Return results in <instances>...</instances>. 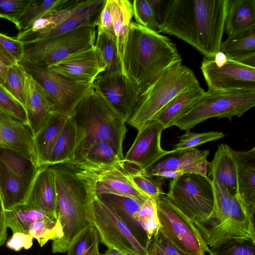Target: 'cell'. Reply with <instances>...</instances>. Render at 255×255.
I'll return each mask as SVG.
<instances>
[{
    "instance_id": "obj_33",
    "label": "cell",
    "mask_w": 255,
    "mask_h": 255,
    "mask_svg": "<svg viewBox=\"0 0 255 255\" xmlns=\"http://www.w3.org/2000/svg\"><path fill=\"white\" fill-rule=\"evenodd\" d=\"M97 31L94 48L105 69V71L102 73H123L114 32Z\"/></svg>"
},
{
    "instance_id": "obj_13",
    "label": "cell",
    "mask_w": 255,
    "mask_h": 255,
    "mask_svg": "<svg viewBox=\"0 0 255 255\" xmlns=\"http://www.w3.org/2000/svg\"><path fill=\"white\" fill-rule=\"evenodd\" d=\"M200 68L209 91L255 89V67L231 59L220 51L213 57H204Z\"/></svg>"
},
{
    "instance_id": "obj_11",
    "label": "cell",
    "mask_w": 255,
    "mask_h": 255,
    "mask_svg": "<svg viewBox=\"0 0 255 255\" xmlns=\"http://www.w3.org/2000/svg\"><path fill=\"white\" fill-rule=\"evenodd\" d=\"M161 228L170 240L188 255H205L209 247L193 222L169 201L166 194L156 201Z\"/></svg>"
},
{
    "instance_id": "obj_30",
    "label": "cell",
    "mask_w": 255,
    "mask_h": 255,
    "mask_svg": "<svg viewBox=\"0 0 255 255\" xmlns=\"http://www.w3.org/2000/svg\"><path fill=\"white\" fill-rule=\"evenodd\" d=\"M123 159L110 143L100 141L92 145L80 164L74 165L86 170H100L117 166Z\"/></svg>"
},
{
    "instance_id": "obj_9",
    "label": "cell",
    "mask_w": 255,
    "mask_h": 255,
    "mask_svg": "<svg viewBox=\"0 0 255 255\" xmlns=\"http://www.w3.org/2000/svg\"><path fill=\"white\" fill-rule=\"evenodd\" d=\"M166 196L193 224L205 221L215 202L212 180L208 176L194 173H185L171 179Z\"/></svg>"
},
{
    "instance_id": "obj_4",
    "label": "cell",
    "mask_w": 255,
    "mask_h": 255,
    "mask_svg": "<svg viewBox=\"0 0 255 255\" xmlns=\"http://www.w3.org/2000/svg\"><path fill=\"white\" fill-rule=\"evenodd\" d=\"M72 117L76 128L77 144L71 164H80L92 145L100 141L110 143L124 159L126 123L94 83Z\"/></svg>"
},
{
    "instance_id": "obj_43",
    "label": "cell",
    "mask_w": 255,
    "mask_h": 255,
    "mask_svg": "<svg viewBox=\"0 0 255 255\" xmlns=\"http://www.w3.org/2000/svg\"><path fill=\"white\" fill-rule=\"evenodd\" d=\"M147 255H188L176 246L159 227L151 238Z\"/></svg>"
},
{
    "instance_id": "obj_12",
    "label": "cell",
    "mask_w": 255,
    "mask_h": 255,
    "mask_svg": "<svg viewBox=\"0 0 255 255\" xmlns=\"http://www.w3.org/2000/svg\"><path fill=\"white\" fill-rule=\"evenodd\" d=\"M21 64L51 98L53 113L66 117H71L74 115L77 107L94 84L73 81L46 67Z\"/></svg>"
},
{
    "instance_id": "obj_8",
    "label": "cell",
    "mask_w": 255,
    "mask_h": 255,
    "mask_svg": "<svg viewBox=\"0 0 255 255\" xmlns=\"http://www.w3.org/2000/svg\"><path fill=\"white\" fill-rule=\"evenodd\" d=\"M86 217L89 223L97 230L101 242L108 249L127 255H147V249L124 219L110 204L95 192L87 203Z\"/></svg>"
},
{
    "instance_id": "obj_22",
    "label": "cell",
    "mask_w": 255,
    "mask_h": 255,
    "mask_svg": "<svg viewBox=\"0 0 255 255\" xmlns=\"http://www.w3.org/2000/svg\"><path fill=\"white\" fill-rule=\"evenodd\" d=\"M25 110L34 136L54 114L51 98L29 73L25 90Z\"/></svg>"
},
{
    "instance_id": "obj_7",
    "label": "cell",
    "mask_w": 255,
    "mask_h": 255,
    "mask_svg": "<svg viewBox=\"0 0 255 255\" xmlns=\"http://www.w3.org/2000/svg\"><path fill=\"white\" fill-rule=\"evenodd\" d=\"M255 106V89L229 91L208 90L173 122L172 126L188 130L212 118L240 117Z\"/></svg>"
},
{
    "instance_id": "obj_3",
    "label": "cell",
    "mask_w": 255,
    "mask_h": 255,
    "mask_svg": "<svg viewBox=\"0 0 255 255\" xmlns=\"http://www.w3.org/2000/svg\"><path fill=\"white\" fill-rule=\"evenodd\" d=\"M54 173L61 237L53 240V253H64L88 225L86 206L95 192L91 173L71 163L49 166Z\"/></svg>"
},
{
    "instance_id": "obj_49",
    "label": "cell",
    "mask_w": 255,
    "mask_h": 255,
    "mask_svg": "<svg viewBox=\"0 0 255 255\" xmlns=\"http://www.w3.org/2000/svg\"><path fill=\"white\" fill-rule=\"evenodd\" d=\"M97 27H98L97 31L114 32L112 25L111 11L107 0H106L100 13Z\"/></svg>"
},
{
    "instance_id": "obj_17",
    "label": "cell",
    "mask_w": 255,
    "mask_h": 255,
    "mask_svg": "<svg viewBox=\"0 0 255 255\" xmlns=\"http://www.w3.org/2000/svg\"><path fill=\"white\" fill-rule=\"evenodd\" d=\"M46 67L67 79L83 83H94L105 71L94 47L72 54Z\"/></svg>"
},
{
    "instance_id": "obj_42",
    "label": "cell",
    "mask_w": 255,
    "mask_h": 255,
    "mask_svg": "<svg viewBox=\"0 0 255 255\" xmlns=\"http://www.w3.org/2000/svg\"><path fill=\"white\" fill-rule=\"evenodd\" d=\"M132 3L135 22L151 29H157L158 17L152 0H134Z\"/></svg>"
},
{
    "instance_id": "obj_47",
    "label": "cell",
    "mask_w": 255,
    "mask_h": 255,
    "mask_svg": "<svg viewBox=\"0 0 255 255\" xmlns=\"http://www.w3.org/2000/svg\"><path fill=\"white\" fill-rule=\"evenodd\" d=\"M0 46L16 62L20 63L22 61L25 45L22 41L0 32Z\"/></svg>"
},
{
    "instance_id": "obj_2",
    "label": "cell",
    "mask_w": 255,
    "mask_h": 255,
    "mask_svg": "<svg viewBox=\"0 0 255 255\" xmlns=\"http://www.w3.org/2000/svg\"><path fill=\"white\" fill-rule=\"evenodd\" d=\"M182 62L176 45L156 30L131 21L122 64L141 95L165 71Z\"/></svg>"
},
{
    "instance_id": "obj_15",
    "label": "cell",
    "mask_w": 255,
    "mask_h": 255,
    "mask_svg": "<svg viewBox=\"0 0 255 255\" xmlns=\"http://www.w3.org/2000/svg\"><path fill=\"white\" fill-rule=\"evenodd\" d=\"M94 83L127 123L141 96L135 84L123 72L101 73Z\"/></svg>"
},
{
    "instance_id": "obj_35",
    "label": "cell",
    "mask_w": 255,
    "mask_h": 255,
    "mask_svg": "<svg viewBox=\"0 0 255 255\" xmlns=\"http://www.w3.org/2000/svg\"><path fill=\"white\" fill-rule=\"evenodd\" d=\"M5 213L7 227L12 233L20 232L26 234H28L30 226L35 221L50 216L24 203L5 211Z\"/></svg>"
},
{
    "instance_id": "obj_51",
    "label": "cell",
    "mask_w": 255,
    "mask_h": 255,
    "mask_svg": "<svg viewBox=\"0 0 255 255\" xmlns=\"http://www.w3.org/2000/svg\"><path fill=\"white\" fill-rule=\"evenodd\" d=\"M7 227L5 210L0 193V247L4 245L6 240Z\"/></svg>"
},
{
    "instance_id": "obj_5",
    "label": "cell",
    "mask_w": 255,
    "mask_h": 255,
    "mask_svg": "<svg viewBox=\"0 0 255 255\" xmlns=\"http://www.w3.org/2000/svg\"><path fill=\"white\" fill-rule=\"evenodd\" d=\"M214 184V183H213ZM215 202L209 217L194 224L209 247L230 242L255 244V215L238 194L232 195L214 184Z\"/></svg>"
},
{
    "instance_id": "obj_52",
    "label": "cell",
    "mask_w": 255,
    "mask_h": 255,
    "mask_svg": "<svg viewBox=\"0 0 255 255\" xmlns=\"http://www.w3.org/2000/svg\"><path fill=\"white\" fill-rule=\"evenodd\" d=\"M101 255H127L121 252L113 249H108V250L103 254Z\"/></svg>"
},
{
    "instance_id": "obj_36",
    "label": "cell",
    "mask_w": 255,
    "mask_h": 255,
    "mask_svg": "<svg viewBox=\"0 0 255 255\" xmlns=\"http://www.w3.org/2000/svg\"><path fill=\"white\" fill-rule=\"evenodd\" d=\"M0 160L12 172L29 184L38 168L29 159L8 149H0Z\"/></svg>"
},
{
    "instance_id": "obj_23",
    "label": "cell",
    "mask_w": 255,
    "mask_h": 255,
    "mask_svg": "<svg viewBox=\"0 0 255 255\" xmlns=\"http://www.w3.org/2000/svg\"><path fill=\"white\" fill-rule=\"evenodd\" d=\"M208 167L209 175L214 184L230 194H238L237 164L233 150L229 145L221 143L218 146Z\"/></svg>"
},
{
    "instance_id": "obj_50",
    "label": "cell",
    "mask_w": 255,
    "mask_h": 255,
    "mask_svg": "<svg viewBox=\"0 0 255 255\" xmlns=\"http://www.w3.org/2000/svg\"><path fill=\"white\" fill-rule=\"evenodd\" d=\"M16 62L0 46V85L4 84L9 68Z\"/></svg>"
},
{
    "instance_id": "obj_21",
    "label": "cell",
    "mask_w": 255,
    "mask_h": 255,
    "mask_svg": "<svg viewBox=\"0 0 255 255\" xmlns=\"http://www.w3.org/2000/svg\"><path fill=\"white\" fill-rule=\"evenodd\" d=\"M87 171L92 176L94 192L97 195L113 194L139 199L149 198L139 192L132 183L124 161L106 169Z\"/></svg>"
},
{
    "instance_id": "obj_40",
    "label": "cell",
    "mask_w": 255,
    "mask_h": 255,
    "mask_svg": "<svg viewBox=\"0 0 255 255\" xmlns=\"http://www.w3.org/2000/svg\"><path fill=\"white\" fill-rule=\"evenodd\" d=\"M125 165L132 183L144 196L156 201L160 196L165 194L160 188V181L145 176L135 168Z\"/></svg>"
},
{
    "instance_id": "obj_6",
    "label": "cell",
    "mask_w": 255,
    "mask_h": 255,
    "mask_svg": "<svg viewBox=\"0 0 255 255\" xmlns=\"http://www.w3.org/2000/svg\"><path fill=\"white\" fill-rule=\"evenodd\" d=\"M199 83L189 67L179 62L165 71L141 95L127 123L139 130L152 121L171 100L190 86Z\"/></svg>"
},
{
    "instance_id": "obj_1",
    "label": "cell",
    "mask_w": 255,
    "mask_h": 255,
    "mask_svg": "<svg viewBox=\"0 0 255 255\" xmlns=\"http://www.w3.org/2000/svg\"><path fill=\"white\" fill-rule=\"evenodd\" d=\"M227 7L228 0H162L157 31L213 57L220 51Z\"/></svg>"
},
{
    "instance_id": "obj_44",
    "label": "cell",
    "mask_w": 255,
    "mask_h": 255,
    "mask_svg": "<svg viewBox=\"0 0 255 255\" xmlns=\"http://www.w3.org/2000/svg\"><path fill=\"white\" fill-rule=\"evenodd\" d=\"M0 114L28 124L25 110L23 107L1 85H0Z\"/></svg>"
},
{
    "instance_id": "obj_27",
    "label": "cell",
    "mask_w": 255,
    "mask_h": 255,
    "mask_svg": "<svg viewBox=\"0 0 255 255\" xmlns=\"http://www.w3.org/2000/svg\"><path fill=\"white\" fill-rule=\"evenodd\" d=\"M205 92L200 84L188 87L166 104L152 121L159 123L164 129L172 127L174 121L201 97Z\"/></svg>"
},
{
    "instance_id": "obj_24",
    "label": "cell",
    "mask_w": 255,
    "mask_h": 255,
    "mask_svg": "<svg viewBox=\"0 0 255 255\" xmlns=\"http://www.w3.org/2000/svg\"><path fill=\"white\" fill-rule=\"evenodd\" d=\"M238 168V194L249 210L255 214V147L244 151L233 150Z\"/></svg>"
},
{
    "instance_id": "obj_32",
    "label": "cell",
    "mask_w": 255,
    "mask_h": 255,
    "mask_svg": "<svg viewBox=\"0 0 255 255\" xmlns=\"http://www.w3.org/2000/svg\"><path fill=\"white\" fill-rule=\"evenodd\" d=\"M77 144V130L72 117H68L55 142L47 165L71 163Z\"/></svg>"
},
{
    "instance_id": "obj_16",
    "label": "cell",
    "mask_w": 255,
    "mask_h": 255,
    "mask_svg": "<svg viewBox=\"0 0 255 255\" xmlns=\"http://www.w3.org/2000/svg\"><path fill=\"white\" fill-rule=\"evenodd\" d=\"M158 122L151 121L139 130L130 147L124 157V162L140 171L149 167L158 159L170 153L161 146L164 130Z\"/></svg>"
},
{
    "instance_id": "obj_28",
    "label": "cell",
    "mask_w": 255,
    "mask_h": 255,
    "mask_svg": "<svg viewBox=\"0 0 255 255\" xmlns=\"http://www.w3.org/2000/svg\"><path fill=\"white\" fill-rule=\"evenodd\" d=\"M30 184L9 170L0 160V193L5 211L24 203Z\"/></svg>"
},
{
    "instance_id": "obj_29",
    "label": "cell",
    "mask_w": 255,
    "mask_h": 255,
    "mask_svg": "<svg viewBox=\"0 0 255 255\" xmlns=\"http://www.w3.org/2000/svg\"><path fill=\"white\" fill-rule=\"evenodd\" d=\"M68 118L53 114L34 136L39 167L47 165L55 142Z\"/></svg>"
},
{
    "instance_id": "obj_18",
    "label": "cell",
    "mask_w": 255,
    "mask_h": 255,
    "mask_svg": "<svg viewBox=\"0 0 255 255\" xmlns=\"http://www.w3.org/2000/svg\"><path fill=\"white\" fill-rule=\"evenodd\" d=\"M15 151L39 167L34 136L28 124L0 114V149Z\"/></svg>"
},
{
    "instance_id": "obj_46",
    "label": "cell",
    "mask_w": 255,
    "mask_h": 255,
    "mask_svg": "<svg viewBox=\"0 0 255 255\" xmlns=\"http://www.w3.org/2000/svg\"><path fill=\"white\" fill-rule=\"evenodd\" d=\"M31 0H0V18L6 19L16 25L20 15Z\"/></svg>"
},
{
    "instance_id": "obj_20",
    "label": "cell",
    "mask_w": 255,
    "mask_h": 255,
    "mask_svg": "<svg viewBox=\"0 0 255 255\" xmlns=\"http://www.w3.org/2000/svg\"><path fill=\"white\" fill-rule=\"evenodd\" d=\"M24 203L58 219L55 177L49 166L43 165L38 168Z\"/></svg>"
},
{
    "instance_id": "obj_19",
    "label": "cell",
    "mask_w": 255,
    "mask_h": 255,
    "mask_svg": "<svg viewBox=\"0 0 255 255\" xmlns=\"http://www.w3.org/2000/svg\"><path fill=\"white\" fill-rule=\"evenodd\" d=\"M106 0L75 1L70 7L69 17L51 30L30 36L22 41L24 45L62 34L82 26L97 27Z\"/></svg>"
},
{
    "instance_id": "obj_25",
    "label": "cell",
    "mask_w": 255,
    "mask_h": 255,
    "mask_svg": "<svg viewBox=\"0 0 255 255\" xmlns=\"http://www.w3.org/2000/svg\"><path fill=\"white\" fill-rule=\"evenodd\" d=\"M255 28V0H228L225 29L228 36Z\"/></svg>"
},
{
    "instance_id": "obj_39",
    "label": "cell",
    "mask_w": 255,
    "mask_h": 255,
    "mask_svg": "<svg viewBox=\"0 0 255 255\" xmlns=\"http://www.w3.org/2000/svg\"><path fill=\"white\" fill-rule=\"evenodd\" d=\"M70 13V8L63 9L38 19L26 29L19 32L16 37L23 41L30 36L54 29L67 20Z\"/></svg>"
},
{
    "instance_id": "obj_26",
    "label": "cell",
    "mask_w": 255,
    "mask_h": 255,
    "mask_svg": "<svg viewBox=\"0 0 255 255\" xmlns=\"http://www.w3.org/2000/svg\"><path fill=\"white\" fill-rule=\"evenodd\" d=\"M220 51L231 59L255 67V28L228 36L222 42Z\"/></svg>"
},
{
    "instance_id": "obj_34",
    "label": "cell",
    "mask_w": 255,
    "mask_h": 255,
    "mask_svg": "<svg viewBox=\"0 0 255 255\" xmlns=\"http://www.w3.org/2000/svg\"><path fill=\"white\" fill-rule=\"evenodd\" d=\"M72 0H31L18 17L15 25L19 32L28 28L35 20L63 9H69Z\"/></svg>"
},
{
    "instance_id": "obj_48",
    "label": "cell",
    "mask_w": 255,
    "mask_h": 255,
    "mask_svg": "<svg viewBox=\"0 0 255 255\" xmlns=\"http://www.w3.org/2000/svg\"><path fill=\"white\" fill-rule=\"evenodd\" d=\"M33 238L28 234L16 232L7 241L6 247L15 252H18L22 249L28 250L33 245Z\"/></svg>"
},
{
    "instance_id": "obj_14",
    "label": "cell",
    "mask_w": 255,
    "mask_h": 255,
    "mask_svg": "<svg viewBox=\"0 0 255 255\" xmlns=\"http://www.w3.org/2000/svg\"><path fill=\"white\" fill-rule=\"evenodd\" d=\"M209 150L196 148L174 151L162 156L149 167L140 171L142 174L161 181L175 179L185 173L207 176Z\"/></svg>"
},
{
    "instance_id": "obj_45",
    "label": "cell",
    "mask_w": 255,
    "mask_h": 255,
    "mask_svg": "<svg viewBox=\"0 0 255 255\" xmlns=\"http://www.w3.org/2000/svg\"><path fill=\"white\" fill-rule=\"evenodd\" d=\"M210 255H255V244L250 242H230L209 248Z\"/></svg>"
},
{
    "instance_id": "obj_10",
    "label": "cell",
    "mask_w": 255,
    "mask_h": 255,
    "mask_svg": "<svg viewBox=\"0 0 255 255\" xmlns=\"http://www.w3.org/2000/svg\"><path fill=\"white\" fill-rule=\"evenodd\" d=\"M96 27L82 26L25 45L21 63L48 67L77 52L94 47Z\"/></svg>"
},
{
    "instance_id": "obj_41",
    "label": "cell",
    "mask_w": 255,
    "mask_h": 255,
    "mask_svg": "<svg viewBox=\"0 0 255 255\" xmlns=\"http://www.w3.org/2000/svg\"><path fill=\"white\" fill-rule=\"evenodd\" d=\"M225 134L222 132L210 131L197 133L186 130L178 137V142L173 145L172 150L179 151L196 148L202 144L224 138Z\"/></svg>"
},
{
    "instance_id": "obj_31",
    "label": "cell",
    "mask_w": 255,
    "mask_h": 255,
    "mask_svg": "<svg viewBox=\"0 0 255 255\" xmlns=\"http://www.w3.org/2000/svg\"><path fill=\"white\" fill-rule=\"evenodd\" d=\"M107 1L111 11L113 28L122 62L129 24L133 16L132 3L128 0Z\"/></svg>"
},
{
    "instance_id": "obj_37",
    "label": "cell",
    "mask_w": 255,
    "mask_h": 255,
    "mask_svg": "<svg viewBox=\"0 0 255 255\" xmlns=\"http://www.w3.org/2000/svg\"><path fill=\"white\" fill-rule=\"evenodd\" d=\"M100 242L97 230L89 224L72 242L67 251V255H101Z\"/></svg>"
},
{
    "instance_id": "obj_38",
    "label": "cell",
    "mask_w": 255,
    "mask_h": 255,
    "mask_svg": "<svg viewBox=\"0 0 255 255\" xmlns=\"http://www.w3.org/2000/svg\"><path fill=\"white\" fill-rule=\"evenodd\" d=\"M28 73L20 63L16 62L8 69L3 87L24 108L25 90Z\"/></svg>"
}]
</instances>
